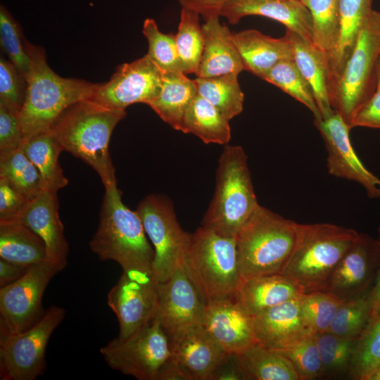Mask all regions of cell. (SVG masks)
<instances>
[{"label":"cell","mask_w":380,"mask_h":380,"mask_svg":"<svg viewBox=\"0 0 380 380\" xmlns=\"http://www.w3.org/2000/svg\"><path fill=\"white\" fill-rule=\"evenodd\" d=\"M204 305L183 266L168 279L159 283V302L156 316L170 343L202 325Z\"/></svg>","instance_id":"15"},{"label":"cell","mask_w":380,"mask_h":380,"mask_svg":"<svg viewBox=\"0 0 380 380\" xmlns=\"http://www.w3.org/2000/svg\"><path fill=\"white\" fill-rule=\"evenodd\" d=\"M350 127L380 129V90L376 89L357 110Z\"/></svg>","instance_id":"48"},{"label":"cell","mask_w":380,"mask_h":380,"mask_svg":"<svg viewBox=\"0 0 380 380\" xmlns=\"http://www.w3.org/2000/svg\"><path fill=\"white\" fill-rule=\"evenodd\" d=\"M368 380H380V364L372 372Z\"/></svg>","instance_id":"55"},{"label":"cell","mask_w":380,"mask_h":380,"mask_svg":"<svg viewBox=\"0 0 380 380\" xmlns=\"http://www.w3.org/2000/svg\"><path fill=\"white\" fill-rule=\"evenodd\" d=\"M202 327L229 354H239L257 342L252 317L246 314L234 298L205 303Z\"/></svg>","instance_id":"18"},{"label":"cell","mask_w":380,"mask_h":380,"mask_svg":"<svg viewBox=\"0 0 380 380\" xmlns=\"http://www.w3.org/2000/svg\"><path fill=\"white\" fill-rule=\"evenodd\" d=\"M380 54V11H373L362 28L339 77L330 89L333 109L350 125L357 110L376 91Z\"/></svg>","instance_id":"8"},{"label":"cell","mask_w":380,"mask_h":380,"mask_svg":"<svg viewBox=\"0 0 380 380\" xmlns=\"http://www.w3.org/2000/svg\"><path fill=\"white\" fill-rule=\"evenodd\" d=\"M369 292L345 300L338 308L327 331L342 338L358 339L370 321Z\"/></svg>","instance_id":"38"},{"label":"cell","mask_w":380,"mask_h":380,"mask_svg":"<svg viewBox=\"0 0 380 380\" xmlns=\"http://www.w3.org/2000/svg\"><path fill=\"white\" fill-rule=\"evenodd\" d=\"M372 1L339 0L338 36L328 57L329 94L352 53L362 28L374 11Z\"/></svg>","instance_id":"27"},{"label":"cell","mask_w":380,"mask_h":380,"mask_svg":"<svg viewBox=\"0 0 380 380\" xmlns=\"http://www.w3.org/2000/svg\"><path fill=\"white\" fill-rule=\"evenodd\" d=\"M19 113L0 103V151L20 148L23 142Z\"/></svg>","instance_id":"46"},{"label":"cell","mask_w":380,"mask_h":380,"mask_svg":"<svg viewBox=\"0 0 380 380\" xmlns=\"http://www.w3.org/2000/svg\"><path fill=\"white\" fill-rule=\"evenodd\" d=\"M172 357L184 380H210L229 355L201 326L170 343Z\"/></svg>","instance_id":"21"},{"label":"cell","mask_w":380,"mask_h":380,"mask_svg":"<svg viewBox=\"0 0 380 380\" xmlns=\"http://www.w3.org/2000/svg\"><path fill=\"white\" fill-rule=\"evenodd\" d=\"M199 14L182 8L175 43L184 74H196L204 47L202 25Z\"/></svg>","instance_id":"35"},{"label":"cell","mask_w":380,"mask_h":380,"mask_svg":"<svg viewBox=\"0 0 380 380\" xmlns=\"http://www.w3.org/2000/svg\"><path fill=\"white\" fill-rule=\"evenodd\" d=\"M99 352L111 369L139 380H156L172 354L156 316L131 335L112 339Z\"/></svg>","instance_id":"10"},{"label":"cell","mask_w":380,"mask_h":380,"mask_svg":"<svg viewBox=\"0 0 380 380\" xmlns=\"http://www.w3.org/2000/svg\"><path fill=\"white\" fill-rule=\"evenodd\" d=\"M18 220L42 238L49 260L65 267L69 246L58 214L57 192L42 191L28 202Z\"/></svg>","instance_id":"22"},{"label":"cell","mask_w":380,"mask_h":380,"mask_svg":"<svg viewBox=\"0 0 380 380\" xmlns=\"http://www.w3.org/2000/svg\"><path fill=\"white\" fill-rule=\"evenodd\" d=\"M359 234L333 224H300L296 246L282 274L302 293L323 291Z\"/></svg>","instance_id":"6"},{"label":"cell","mask_w":380,"mask_h":380,"mask_svg":"<svg viewBox=\"0 0 380 380\" xmlns=\"http://www.w3.org/2000/svg\"><path fill=\"white\" fill-rule=\"evenodd\" d=\"M243 376L234 355L229 354L217 367L210 380H243Z\"/></svg>","instance_id":"50"},{"label":"cell","mask_w":380,"mask_h":380,"mask_svg":"<svg viewBox=\"0 0 380 380\" xmlns=\"http://www.w3.org/2000/svg\"><path fill=\"white\" fill-rule=\"evenodd\" d=\"M0 177L29 201L45 190L40 173L22 148L0 151Z\"/></svg>","instance_id":"34"},{"label":"cell","mask_w":380,"mask_h":380,"mask_svg":"<svg viewBox=\"0 0 380 380\" xmlns=\"http://www.w3.org/2000/svg\"><path fill=\"white\" fill-rule=\"evenodd\" d=\"M162 72L160 91L148 106L165 122L181 131L185 113L198 94L196 83L183 72Z\"/></svg>","instance_id":"28"},{"label":"cell","mask_w":380,"mask_h":380,"mask_svg":"<svg viewBox=\"0 0 380 380\" xmlns=\"http://www.w3.org/2000/svg\"><path fill=\"white\" fill-rule=\"evenodd\" d=\"M327 151V167L336 177L355 182L363 186L370 198L379 197L380 179L362 164L350 138L349 125L336 111L314 120Z\"/></svg>","instance_id":"16"},{"label":"cell","mask_w":380,"mask_h":380,"mask_svg":"<svg viewBox=\"0 0 380 380\" xmlns=\"http://www.w3.org/2000/svg\"><path fill=\"white\" fill-rule=\"evenodd\" d=\"M252 323L257 342L276 351L314 336L302 316L299 298L253 316Z\"/></svg>","instance_id":"19"},{"label":"cell","mask_w":380,"mask_h":380,"mask_svg":"<svg viewBox=\"0 0 380 380\" xmlns=\"http://www.w3.org/2000/svg\"><path fill=\"white\" fill-rule=\"evenodd\" d=\"M305 106L315 120L321 115L312 90L296 66L293 59L284 60L277 63L262 77Z\"/></svg>","instance_id":"37"},{"label":"cell","mask_w":380,"mask_h":380,"mask_svg":"<svg viewBox=\"0 0 380 380\" xmlns=\"http://www.w3.org/2000/svg\"><path fill=\"white\" fill-rule=\"evenodd\" d=\"M234 356L243 379L300 380L287 357L258 342L251 344Z\"/></svg>","instance_id":"30"},{"label":"cell","mask_w":380,"mask_h":380,"mask_svg":"<svg viewBox=\"0 0 380 380\" xmlns=\"http://www.w3.org/2000/svg\"><path fill=\"white\" fill-rule=\"evenodd\" d=\"M64 268L46 260L30 266L20 279L0 287V336L23 331L42 317L44 291Z\"/></svg>","instance_id":"12"},{"label":"cell","mask_w":380,"mask_h":380,"mask_svg":"<svg viewBox=\"0 0 380 380\" xmlns=\"http://www.w3.org/2000/svg\"><path fill=\"white\" fill-rule=\"evenodd\" d=\"M309 10L313 28V44L328 57L339 32V0H300Z\"/></svg>","instance_id":"36"},{"label":"cell","mask_w":380,"mask_h":380,"mask_svg":"<svg viewBox=\"0 0 380 380\" xmlns=\"http://www.w3.org/2000/svg\"><path fill=\"white\" fill-rule=\"evenodd\" d=\"M380 364V314L357 339L350 374L354 379L368 380Z\"/></svg>","instance_id":"42"},{"label":"cell","mask_w":380,"mask_h":380,"mask_svg":"<svg viewBox=\"0 0 380 380\" xmlns=\"http://www.w3.org/2000/svg\"><path fill=\"white\" fill-rule=\"evenodd\" d=\"M194 82L198 94L229 120L242 112L244 95L238 82V75L196 77Z\"/></svg>","instance_id":"33"},{"label":"cell","mask_w":380,"mask_h":380,"mask_svg":"<svg viewBox=\"0 0 380 380\" xmlns=\"http://www.w3.org/2000/svg\"><path fill=\"white\" fill-rule=\"evenodd\" d=\"M28 267L0 258V287H4L20 279L25 274Z\"/></svg>","instance_id":"51"},{"label":"cell","mask_w":380,"mask_h":380,"mask_svg":"<svg viewBox=\"0 0 380 380\" xmlns=\"http://www.w3.org/2000/svg\"><path fill=\"white\" fill-rule=\"evenodd\" d=\"M159 283L153 268L122 270L107 296L108 305L119 323L118 337L131 335L155 317L159 302Z\"/></svg>","instance_id":"13"},{"label":"cell","mask_w":380,"mask_h":380,"mask_svg":"<svg viewBox=\"0 0 380 380\" xmlns=\"http://www.w3.org/2000/svg\"><path fill=\"white\" fill-rule=\"evenodd\" d=\"M299 301L302 316L315 335L329 330L338 308L345 300L329 292L316 291L302 293Z\"/></svg>","instance_id":"39"},{"label":"cell","mask_w":380,"mask_h":380,"mask_svg":"<svg viewBox=\"0 0 380 380\" xmlns=\"http://www.w3.org/2000/svg\"><path fill=\"white\" fill-rule=\"evenodd\" d=\"M30 201L0 177V222L18 220Z\"/></svg>","instance_id":"47"},{"label":"cell","mask_w":380,"mask_h":380,"mask_svg":"<svg viewBox=\"0 0 380 380\" xmlns=\"http://www.w3.org/2000/svg\"><path fill=\"white\" fill-rule=\"evenodd\" d=\"M183 267L204 304L234 298L242 282L236 237L203 226L191 234Z\"/></svg>","instance_id":"7"},{"label":"cell","mask_w":380,"mask_h":380,"mask_svg":"<svg viewBox=\"0 0 380 380\" xmlns=\"http://www.w3.org/2000/svg\"><path fill=\"white\" fill-rule=\"evenodd\" d=\"M142 221L126 206L117 185L105 189L97 229L89 241L91 251L103 260L122 268H153L154 250Z\"/></svg>","instance_id":"4"},{"label":"cell","mask_w":380,"mask_h":380,"mask_svg":"<svg viewBox=\"0 0 380 380\" xmlns=\"http://www.w3.org/2000/svg\"><path fill=\"white\" fill-rule=\"evenodd\" d=\"M220 15L231 24L248 15L264 16L281 23L286 30L313 44L312 17L300 0H229Z\"/></svg>","instance_id":"20"},{"label":"cell","mask_w":380,"mask_h":380,"mask_svg":"<svg viewBox=\"0 0 380 380\" xmlns=\"http://www.w3.org/2000/svg\"><path fill=\"white\" fill-rule=\"evenodd\" d=\"M182 8L201 15L205 20L220 16L222 9L229 0H178Z\"/></svg>","instance_id":"49"},{"label":"cell","mask_w":380,"mask_h":380,"mask_svg":"<svg viewBox=\"0 0 380 380\" xmlns=\"http://www.w3.org/2000/svg\"><path fill=\"white\" fill-rule=\"evenodd\" d=\"M0 42L8 60L27 77L30 70L27 41L9 11L0 7Z\"/></svg>","instance_id":"43"},{"label":"cell","mask_w":380,"mask_h":380,"mask_svg":"<svg viewBox=\"0 0 380 380\" xmlns=\"http://www.w3.org/2000/svg\"><path fill=\"white\" fill-rule=\"evenodd\" d=\"M126 115L91 99L66 108L52 123L49 131L63 148L82 160L99 175L105 189L117 185L109 143L117 124Z\"/></svg>","instance_id":"1"},{"label":"cell","mask_w":380,"mask_h":380,"mask_svg":"<svg viewBox=\"0 0 380 380\" xmlns=\"http://www.w3.org/2000/svg\"><path fill=\"white\" fill-rule=\"evenodd\" d=\"M27 77L9 61L0 58V103L20 112L27 91Z\"/></svg>","instance_id":"45"},{"label":"cell","mask_w":380,"mask_h":380,"mask_svg":"<svg viewBox=\"0 0 380 380\" xmlns=\"http://www.w3.org/2000/svg\"><path fill=\"white\" fill-rule=\"evenodd\" d=\"M154 250L153 271L163 282L184 265L191 235L180 227L171 202L151 194L136 209Z\"/></svg>","instance_id":"9"},{"label":"cell","mask_w":380,"mask_h":380,"mask_svg":"<svg viewBox=\"0 0 380 380\" xmlns=\"http://www.w3.org/2000/svg\"><path fill=\"white\" fill-rule=\"evenodd\" d=\"M258 205L243 148L226 144L218 160L215 193L201 226L223 236L236 237Z\"/></svg>","instance_id":"5"},{"label":"cell","mask_w":380,"mask_h":380,"mask_svg":"<svg viewBox=\"0 0 380 380\" xmlns=\"http://www.w3.org/2000/svg\"><path fill=\"white\" fill-rule=\"evenodd\" d=\"M156 380H184V378L176 362L170 356L161 367Z\"/></svg>","instance_id":"53"},{"label":"cell","mask_w":380,"mask_h":380,"mask_svg":"<svg viewBox=\"0 0 380 380\" xmlns=\"http://www.w3.org/2000/svg\"><path fill=\"white\" fill-rule=\"evenodd\" d=\"M143 34L148 41L147 55L163 72H183L176 46L175 34L163 33L152 18L144 20Z\"/></svg>","instance_id":"41"},{"label":"cell","mask_w":380,"mask_h":380,"mask_svg":"<svg viewBox=\"0 0 380 380\" xmlns=\"http://www.w3.org/2000/svg\"><path fill=\"white\" fill-rule=\"evenodd\" d=\"M380 271L377 239L359 234L331 274L323 291L343 300L370 291Z\"/></svg>","instance_id":"17"},{"label":"cell","mask_w":380,"mask_h":380,"mask_svg":"<svg viewBox=\"0 0 380 380\" xmlns=\"http://www.w3.org/2000/svg\"><path fill=\"white\" fill-rule=\"evenodd\" d=\"M65 317V309L51 305L26 330L0 336L1 379L34 380L41 376L50 337Z\"/></svg>","instance_id":"11"},{"label":"cell","mask_w":380,"mask_h":380,"mask_svg":"<svg viewBox=\"0 0 380 380\" xmlns=\"http://www.w3.org/2000/svg\"><path fill=\"white\" fill-rule=\"evenodd\" d=\"M302 293L282 274L255 277L242 281L234 300L248 315L253 317Z\"/></svg>","instance_id":"25"},{"label":"cell","mask_w":380,"mask_h":380,"mask_svg":"<svg viewBox=\"0 0 380 380\" xmlns=\"http://www.w3.org/2000/svg\"><path fill=\"white\" fill-rule=\"evenodd\" d=\"M300 226L259 204L236 236L242 281L282 274L296 246Z\"/></svg>","instance_id":"3"},{"label":"cell","mask_w":380,"mask_h":380,"mask_svg":"<svg viewBox=\"0 0 380 380\" xmlns=\"http://www.w3.org/2000/svg\"><path fill=\"white\" fill-rule=\"evenodd\" d=\"M378 234L379 236L377 241L380 246V227L378 228ZM369 305L370 315L369 326L375 321L380 314V271L375 284L369 292Z\"/></svg>","instance_id":"52"},{"label":"cell","mask_w":380,"mask_h":380,"mask_svg":"<svg viewBox=\"0 0 380 380\" xmlns=\"http://www.w3.org/2000/svg\"><path fill=\"white\" fill-rule=\"evenodd\" d=\"M278 352L290 360L300 380L315 379L324 374L315 336Z\"/></svg>","instance_id":"44"},{"label":"cell","mask_w":380,"mask_h":380,"mask_svg":"<svg viewBox=\"0 0 380 380\" xmlns=\"http://www.w3.org/2000/svg\"><path fill=\"white\" fill-rule=\"evenodd\" d=\"M286 34L292 44L293 59L312 90L321 119L326 118L334 112L330 100L328 56L296 33L286 30Z\"/></svg>","instance_id":"26"},{"label":"cell","mask_w":380,"mask_h":380,"mask_svg":"<svg viewBox=\"0 0 380 380\" xmlns=\"http://www.w3.org/2000/svg\"><path fill=\"white\" fill-rule=\"evenodd\" d=\"M314 336L324 374L349 372L357 339L342 338L329 331Z\"/></svg>","instance_id":"40"},{"label":"cell","mask_w":380,"mask_h":380,"mask_svg":"<svg viewBox=\"0 0 380 380\" xmlns=\"http://www.w3.org/2000/svg\"><path fill=\"white\" fill-rule=\"evenodd\" d=\"M181 132L192 134L205 144L226 145L231 139L229 120L198 94L185 113Z\"/></svg>","instance_id":"32"},{"label":"cell","mask_w":380,"mask_h":380,"mask_svg":"<svg viewBox=\"0 0 380 380\" xmlns=\"http://www.w3.org/2000/svg\"><path fill=\"white\" fill-rule=\"evenodd\" d=\"M380 90V54L378 57L376 67V90Z\"/></svg>","instance_id":"54"},{"label":"cell","mask_w":380,"mask_h":380,"mask_svg":"<svg viewBox=\"0 0 380 380\" xmlns=\"http://www.w3.org/2000/svg\"><path fill=\"white\" fill-rule=\"evenodd\" d=\"M379 197H380V185H379Z\"/></svg>","instance_id":"56"},{"label":"cell","mask_w":380,"mask_h":380,"mask_svg":"<svg viewBox=\"0 0 380 380\" xmlns=\"http://www.w3.org/2000/svg\"><path fill=\"white\" fill-rule=\"evenodd\" d=\"M202 30L204 47L196 77L239 75L244 70L241 56L232 38V33L221 24L219 16L205 20Z\"/></svg>","instance_id":"23"},{"label":"cell","mask_w":380,"mask_h":380,"mask_svg":"<svg viewBox=\"0 0 380 380\" xmlns=\"http://www.w3.org/2000/svg\"><path fill=\"white\" fill-rule=\"evenodd\" d=\"M27 49L30 59L27 87L19 113L24 139L49 131L66 108L89 99L99 84L62 77L48 65L43 48L27 42Z\"/></svg>","instance_id":"2"},{"label":"cell","mask_w":380,"mask_h":380,"mask_svg":"<svg viewBox=\"0 0 380 380\" xmlns=\"http://www.w3.org/2000/svg\"><path fill=\"white\" fill-rule=\"evenodd\" d=\"M20 148L39 170L44 189L58 192L68 185L58 160L63 150L49 130L24 139Z\"/></svg>","instance_id":"31"},{"label":"cell","mask_w":380,"mask_h":380,"mask_svg":"<svg viewBox=\"0 0 380 380\" xmlns=\"http://www.w3.org/2000/svg\"><path fill=\"white\" fill-rule=\"evenodd\" d=\"M0 258L25 267L49 260L42 238L19 220L0 222Z\"/></svg>","instance_id":"29"},{"label":"cell","mask_w":380,"mask_h":380,"mask_svg":"<svg viewBox=\"0 0 380 380\" xmlns=\"http://www.w3.org/2000/svg\"><path fill=\"white\" fill-rule=\"evenodd\" d=\"M232 40L241 56L244 70L262 77L279 62L293 59L289 36L272 38L255 30L232 33Z\"/></svg>","instance_id":"24"},{"label":"cell","mask_w":380,"mask_h":380,"mask_svg":"<svg viewBox=\"0 0 380 380\" xmlns=\"http://www.w3.org/2000/svg\"><path fill=\"white\" fill-rule=\"evenodd\" d=\"M162 70L146 54L131 63L119 65L108 82L101 83L91 101L115 110L136 103L148 105L159 94Z\"/></svg>","instance_id":"14"}]
</instances>
